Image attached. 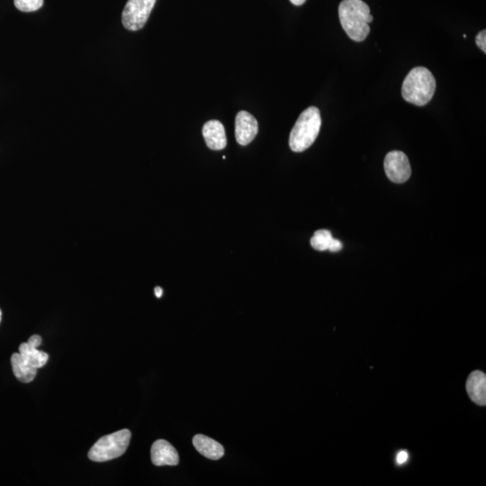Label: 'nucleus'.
Returning <instances> with one entry per match:
<instances>
[{
    "instance_id": "f257e3e1",
    "label": "nucleus",
    "mask_w": 486,
    "mask_h": 486,
    "mask_svg": "<svg viewBox=\"0 0 486 486\" xmlns=\"http://www.w3.org/2000/svg\"><path fill=\"white\" fill-rule=\"evenodd\" d=\"M339 17L344 31L352 40L363 42L370 35V24L374 18L370 7L362 0H343L339 7Z\"/></svg>"
},
{
    "instance_id": "f03ea898",
    "label": "nucleus",
    "mask_w": 486,
    "mask_h": 486,
    "mask_svg": "<svg viewBox=\"0 0 486 486\" xmlns=\"http://www.w3.org/2000/svg\"><path fill=\"white\" fill-rule=\"evenodd\" d=\"M436 90V80L427 68L413 69L403 80L401 96L410 104L424 107L433 98Z\"/></svg>"
},
{
    "instance_id": "7ed1b4c3",
    "label": "nucleus",
    "mask_w": 486,
    "mask_h": 486,
    "mask_svg": "<svg viewBox=\"0 0 486 486\" xmlns=\"http://www.w3.org/2000/svg\"><path fill=\"white\" fill-rule=\"evenodd\" d=\"M322 126L321 113L318 108L311 107L300 114L293 128L289 146L295 153H302L313 146Z\"/></svg>"
},
{
    "instance_id": "20e7f679",
    "label": "nucleus",
    "mask_w": 486,
    "mask_h": 486,
    "mask_svg": "<svg viewBox=\"0 0 486 486\" xmlns=\"http://www.w3.org/2000/svg\"><path fill=\"white\" fill-rule=\"evenodd\" d=\"M131 437V431L129 430H121L102 437L90 449L89 460L105 462L121 457L128 449Z\"/></svg>"
},
{
    "instance_id": "39448f33",
    "label": "nucleus",
    "mask_w": 486,
    "mask_h": 486,
    "mask_svg": "<svg viewBox=\"0 0 486 486\" xmlns=\"http://www.w3.org/2000/svg\"><path fill=\"white\" fill-rule=\"evenodd\" d=\"M157 0H128L122 14L123 26L129 31H138L143 28Z\"/></svg>"
},
{
    "instance_id": "423d86ee",
    "label": "nucleus",
    "mask_w": 486,
    "mask_h": 486,
    "mask_svg": "<svg viewBox=\"0 0 486 486\" xmlns=\"http://www.w3.org/2000/svg\"><path fill=\"white\" fill-rule=\"evenodd\" d=\"M385 171L386 176L392 182L401 184L406 182L412 175V168L408 157L399 150H392L385 159Z\"/></svg>"
},
{
    "instance_id": "0eeeda50",
    "label": "nucleus",
    "mask_w": 486,
    "mask_h": 486,
    "mask_svg": "<svg viewBox=\"0 0 486 486\" xmlns=\"http://www.w3.org/2000/svg\"><path fill=\"white\" fill-rule=\"evenodd\" d=\"M259 132L258 121L247 111H241L235 119V138L240 146H246L254 140Z\"/></svg>"
},
{
    "instance_id": "6e6552de",
    "label": "nucleus",
    "mask_w": 486,
    "mask_h": 486,
    "mask_svg": "<svg viewBox=\"0 0 486 486\" xmlns=\"http://www.w3.org/2000/svg\"><path fill=\"white\" fill-rule=\"evenodd\" d=\"M150 455L153 465L157 467L177 466L180 462L179 453L170 442L164 440L153 443Z\"/></svg>"
},
{
    "instance_id": "1a4fd4ad",
    "label": "nucleus",
    "mask_w": 486,
    "mask_h": 486,
    "mask_svg": "<svg viewBox=\"0 0 486 486\" xmlns=\"http://www.w3.org/2000/svg\"><path fill=\"white\" fill-rule=\"evenodd\" d=\"M203 137L208 148L214 150H221L227 146L225 126L217 120L205 123Z\"/></svg>"
},
{
    "instance_id": "9d476101",
    "label": "nucleus",
    "mask_w": 486,
    "mask_h": 486,
    "mask_svg": "<svg viewBox=\"0 0 486 486\" xmlns=\"http://www.w3.org/2000/svg\"><path fill=\"white\" fill-rule=\"evenodd\" d=\"M467 391L471 400L485 406L486 403V376L482 371H474L467 381Z\"/></svg>"
},
{
    "instance_id": "9b49d317",
    "label": "nucleus",
    "mask_w": 486,
    "mask_h": 486,
    "mask_svg": "<svg viewBox=\"0 0 486 486\" xmlns=\"http://www.w3.org/2000/svg\"><path fill=\"white\" fill-rule=\"evenodd\" d=\"M193 444L196 451L211 460H218L225 455V449L221 444L209 437L198 434L193 439Z\"/></svg>"
},
{
    "instance_id": "f8f14e48",
    "label": "nucleus",
    "mask_w": 486,
    "mask_h": 486,
    "mask_svg": "<svg viewBox=\"0 0 486 486\" xmlns=\"http://www.w3.org/2000/svg\"><path fill=\"white\" fill-rule=\"evenodd\" d=\"M12 370L14 375L20 382L30 383L35 379L37 370L27 363L20 353H14L11 357Z\"/></svg>"
},
{
    "instance_id": "ddd939ff",
    "label": "nucleus",
    "mask_w": 486,
    "mask_h": 486,
    "mask_svg": "<svg viewBox=\"0 0 486 486\" xmlns=\"http://www.w3.org/2000/svg\"><path fill=\"white\" fill-rule=\"evenodd\" d=\"M19 353L27 363L31 365L36 370L43 367L47 363L48 359H49V356H48L47 353L41 352V350L30 345L27 342L21 344Z\"/></svg>"
},
{
    "instance_id": "4468645a",
    "label": "nucleus",
    "mask_w": 486,
    "mask_h": 486,
    "mask_svg": "<svg viewBox=\"0 0 486 486\" xmlns=\"http://www.w3.org/2000/svg\"><path fill=\"white\" fill-rule=\"evenodd\" d=\"M333 239L330 231L319 230L315 232V235L311 239V245L319 252H324V250H329V247H330Z\"/></svg>"
},
{
    "instance_id": "2eb2a0df",
    "label": "nucleus",
    "mask_w": 486,
    "mask_h": 486,
    "mask_svg": "<svg viewBox=\"0 0 486 486\" xmlns=\"http://www.w3.org/2000/svg\"><path fill=\"white\" fill-rule=\"evenodd\" d=\"M15 6L22 12H35L43 7L44 0H14Z\"/></svg>"
},
{
    "instance_id": "dca6fc26",
    "label": "nucleus",
    "mask_w": 486,
    "mask_h": 486,
    "mask_svg": "<svg viewBox=\"0 0 486 486\" xmlns=\"http://www.w3.org/2000/svg\"><path fill=\"white\" fill-rule=\"evenodd\" d=\"M476 44L484 53H486V31H481L479 33L476 38Z\"/></svg>"
},
{
    "instance_id": "f3484780",
    "label": "nucleus",
    "mask_w": 486,
    "mask_h": 486,
    "mask_svg": "<svg viewBox=\"0 0 486 486\" xmlns=\"http://www.w3.org/2000/svg\"><path fill=\"white\" fill-rule=\"evenodd\" d=\"M409 460L408 452L406 451H401L398 453L397 455V464L401 466V465L406 464L407 461Z\"/></svg>"
},
{
    "instance_id": "a211bd4d",
    "label": "nucleus",
    "mask_w": 486,
    "mask_h": 486,
    "mask_svg": "<svg viewBox=\"0 0 486 486\" xmlns=\"http://www.w3.org/2000/svg\"><path fill=\"white\" fill-rule=\"evenodd\" d=\"M342 243H341L340 241L333 239L331 240L330 247H329V250L331 252H338L342 249Z\"/></svg>"
},
{
    "instance_id": "6ab92c4d",
    "label": "nucleus",
    "mask_w": 486,
    "mask_h": 486,
    "mask_svg": "<svg viewBox=\"0 0 486 486\" xmlns=\"http://www.w3.org/2000/svg\"><path fill=\"white\" fill-rule=\"evenodd\" d=\"M27 343L30 344L31 346L35 347V348H38V347L41 345L42 338L39 336V335H33V336L30 337Z\"/></svg>"
},
{
    "instance_id": "aec40b11",
    "label": "nucleus",
    "mask_w": 486,
    "mask_h": 486,
    "mask_svg": "<svg viewBox=\"0 0 486 486\" xmlns=\"http://www.w3.org/2000/svg\"><path fill=\"white\" fill-rule=\"evenodd\" d=\"M154 292H155V295L157 297L161 298L162 297L163 290L162 288H159V286H157V288L154 289Z\"/></svg>"
},
{
    "instance_id": "412c9836",
    "label": "nucleus",
    "mask_w": 486,
    "mask_h": 486,
    "mask_svg": "<svg viewBox=\"0 0 486 486\" xmlns=\"http://www.w3.org/2000/svg\"><path fill=\"white\" fill-rule=\"evenodd\" d=\"M290 1L295 6H302L306 3V0H290Z\"/></svg>"
},
{
    "instance_id": "4be33fe9",
    "label": "nucleus",
    "mask_w": 486,
    "mask_h": 486,
    "mask_svg": "<svg viewBox=\"0 0 486 486\" xmlns=\"http://www.w3.org/2000/svg\"><path fill=\"white\" fill-rule=\"evenodd\" d=\"M1 318H2V312H1V310H0V322H1Z\"/></svg>"
}]
</instances>
